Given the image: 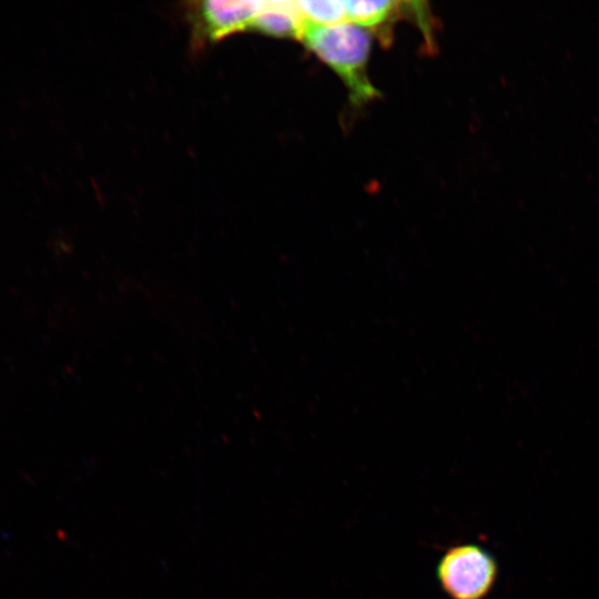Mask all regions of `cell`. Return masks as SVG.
Returning a JSON list of instances; mask_svg holds the SVG:
<instances>
[{
  "instance_id": "6da1fadb",
  "label": "cell",
  "mask_w": 599,
  "mask_h": 599,
  "mask_svg": "<svg viewBox=\"0 0 599 599\" xmlns=\"http://www.w3.org/2000/svg\"><path fill=\"white\" fill-rule=\"evenodd\" d=\"M301 40L342 79L353 103L378 95L367 75L372 35L365 28L348 21L327 27L305 23Z\"/></svg>"
},
{
  "instance_id": "7a4b0ae2",
  "label": "cell",
  "mask_w": 599,
  "mask_h": 599,
  "mask_svg": "<svg viewBox=\"0 0 599 599\" xmlns=\"http://www.w3.org/2000/svg\"><path fill=\"white\" fill-rule=\"evenodd\" d=\"M436 578L450 599H485L498 578V564L474 542L450 546L436 565Z\"/></svg>"
},
{
  "instance_id": "3957f363",
  "label": "cell",
  "mask_w": 599,
  "mask_h": 599,
  "mask_svg": "<svg viewBox=\"0 0 599 599\" xmlns=\"http://www.w3.org/2000/svg\"><path fill=\"white\" fill-rule=\"evenodd\" d=\"M194 9L195 29L199 37L211 41L251 29L262 10L264 1L211 0L197 3Z\"/></svg>"
},
{
  "instance_id": "277c9868",
  "label": "cell",
  "mask_w": 599,
  "mask_h": 599,
  "mask_svg": "<svg viewBox=\"0 0 599 599\" xmlns=\"http://www.w3.org/2000/svg\"><path fill=\"white\" fill-rule=\"evenodd\" d=\"M305 28L296 1H264L251 29L277 38L302 39Z\"/></svg>"
},
{
  "instance_id": "5b68a950",
  "label": "cell",
  "mask_w": 599,
  "mask_h": 599,
  "mask_svg": "<svg viewBox=\"0 0 599 599\" xmlns=\"http://www.w3.org/2000/svg\"><path fill=\"white\" fill-rule=\"evenodd\" d=\"M398 2L389 0L344 1L346 20L362 28H377L390 18Z\"/></svg>"
},
{
  "instance_id": "8992f818",
  "label": "cell",
  "mask_w": 599,
  "mask_h": 599,
  "mask_svg": "<svg viewBox=\"0 0 599 599\" xmlns=\"http://www.w3.org/2000/svg\"><path fill=\"white\" fill-rule=\"evenodd\" d=\"M296 6L308 24L327 27L347 21L344 1L304 0L296 1Z\"/></svg>"
}]
</instances>
